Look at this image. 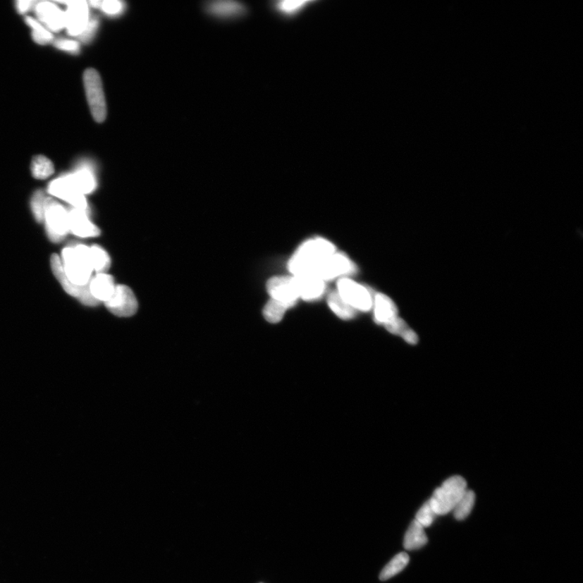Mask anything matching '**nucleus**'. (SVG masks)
<instances>
[{"label":"nucleus","mask_w":583,"mask_h":583,"mask_svg":"<svg viewBox=\"0 0 583 583\" xmlns=\"http://www.w3.org/2000/svg\"><path fill=\"white\" fill-rule=\"evenodd\" d=\"M90 259L92 269L97 271V274H106L110 269L111 258L106 250L99 246L90 247Z\"/></svg>","instance_id":"obj_25"},{"label":"nucleus","mask_w":583,"mask_h":583,"mask_svg":"<svg viewBox=\"0 0 583 583\" xmlns=\"http://www.w3.org/2000/svg\"><path fill=\"white\" fill-rule=\"evenodd\" d=\"M109 312L118 317H130L138 309L137 299L134 293L127 286L118 285L113 295L105 302Z\"/></svg>","instance_id":"obj_9"},{"label":"nucleus","mask_w":583,"mask_h":583,"mask_svg":"<svg viewBox=\"0 0 583 583\" xmlns=\"http://www.w3.org/2000/svg\"><path fill=\"white\" fill-rule=\"evenodd\" d=\"M68 8L65 13V28L72 36H80L90 21L89 6L85 1L66 2Z\"/></svg>","instance_id":"obj_12"},{"label":"nucleus","mask_w":583,"mask_h":583,"mask_svg":"<svg viewBox=\"0 0 583 583\" xmlns=\"http://www.w3.org/2000/svg\"><path fill=\"white\" fill-rule=\"evenodd\" d=\"M355 270V265L348 256L345 254L335 252L316 269L313 275L326 282L336 279V278L340 279V278L353 274Z\"/></svg>","instance_id":"obj_8"},{"label":"nucleus","mask_w":583,"mask_h":583,"mask_svg":"<svg viewBox=\"0 0 583 583\" xmlns=\"http://www.w3.org/2000/svg\"><path fill=\"white\" fill-rule=\"evenodd\" d=\"M391 333L400 336L408 344L416 345L418 336L401 318L398 317L391 323L384 326Z\"/></svg>","instance_id":"obj_23"},{"label":"nucleus","mask_w":583,"mask_h":583,"mask_svg":"<svg viewBox=\"0 0 583 583\" xmlns=\"http://www.w3.org/2000/svg\"><path fill=\"white\" fill-rule=\"evenodd\" d=\"M467 489V482L464 478L452 477L435 490L429 503L436 515H448L453 511Z\"/></svg>","instance_id":"obj_3"},{"label":"nucleus","mask_w":583,"mask_h":583,"mask_svg":"<svg viewBox=\"0 0 583 583\" xmlns=\"http://www.w3.org/2000/svg\"><path fill=\"white\" fill-rule=\"evenodd\" d=\"M70 231L80 238H94L100 235V230L89 219L88 212L72 209L68 210Z\"/></svg>","instance_id":"obj_14"},{"label":"nucleus","mask_w":583,"mask_h":583,"mask_svg":"<svg viewBox=\"0 0 583 583\" xmlns=\"http://www.w3.org/2000/svg\"><path fill=\"white\" fill-rule=\"evenodd\" d=\"M44 221L47 235L54 243L61 242L70 232L68 210L51 198L46 199Z\"/></svg>","instance_id":"obj_5"},{"label":"nucleus","mask_w":583,"mask_h":583,"mask_svg":"<svg viewBox=\"0 0 583 583\" xmlns=\"http://www.w3.org/2000/svg\"><path fill=\"white\" fill-rule=\"evenodd\" d=\"M62 264L65 274L72 284L83 286L90 281L92 266L90 259V247L82 244L67 247L62 252Z\"/></svg>","instance_id":"obj_2"},{"label":"nucleus","mask_w":583,"mask_h":583,"mask_svg":"<svg viewBox=\"0 0 583 583\" xmlns=\"http://www.w3.org/2000/svg\"><path fill=\"white\" fill-rule=\"evenodd\" d=\"M314 1H295V0H286V1H276L272 4L275 12L286 20H293L297 18L308 8L312 6Z\"/></svg>","instance_id":"obj_19"},{"label":"nucleus","mask_w":583,"mask_h":583,"mask_svg":"<svg viewBox=\"0 0 583 583\" xmlns=\"http://www.w3.org/2000/svg\"><path fill=\"white\" fill-rule=\"evenodd\" d=\"M35 10L38 19L49 30L57 32L65 28V13L56 4L41 2L37 5Z\"/></svg>","instance_id":"obj_15"},{"label":"nucleus","mask_w":583,"mask_h":583,"mask_svg":"<svg viewBox=\"0 0 583 583\" xmlns=\"http://www.w3.org/2000/svg\"><path fill=\"white\" fill-rule=\"evenodd\" d=\"M335 252V246L329 240L321 238L309 239L293 254L288 261V269L293 276L313 275L316 269Z\"/></svg>","instance_id":"obj_1"},{"label":"nucleus","mask_w":583,"mask_h":583,"mask_svg":"<svg viewBox=\"0 0 583 583\" xmlns=\"http://www.w3.org/2000/svg\"><path fill=\"white\" fill-rule=\"evenodd\" d=\"M97 27L98 21L97 19H92V20H90L88 25H87L82 34L79 36L80 39L83 42H88L91 40V38L95 35Z\"/></svg>","instance_id":"obj_34"},{"label":"nucleus","mask_w":583,"mask_h":583,"mask_svg":"<svg viewBox=\"0 0 583 583\" xmlns=\"http://www.w3.org/2000/svg\"><path fill=\"white\" fill-rule=\"evenodd\" d=\"M428 542V537L424 528L414 520L406 532L404 541V547L406 550H417L422 548Z\"/></svg>","instance_id":"obj_20"},{"label":"nucleus","mask_w":583,"mask_h":583,"mask_svg":"<svg viewBox=\"0 0 583 583\" xmlns=\"http://www.w3.org/2000/svg\"><path fill=\"white\" fill-rule=\"evenodd\" d=\"M293 276L299 299L304 301H314L324 295L326 282L314 275Z\"/></svg>","instance_id":"obj_13"},{"label":"nucleus","mask_w":583,"mask_h":583,"mask_svg":"<svg viewBox=\"0 0 583 583\" xmlns=\"http://www.w3.org/2000/svg\"><path fill=\"white\" fill-rule=\"evenodd\" d=\"M48 192L60 200L66 201L73 207V209L88 212L89 207L85 196L75 189L66 176L54 180L49 184Z\"/></svg>","instance_id":"obj_11"},{"label":"nucleus","mask_w":583,"mask_h":583,"mask_svg":"<svg viewBox=\"0 0 583 583\" xmlns=\"http://www.w3.org/2000/svg\"><path fill=\"white\" fill-rule=\"evenodd\" d=\"M51 269L54 276L56 277L58 281L61 284L65 292L69 295L79 299V301L89 307H97L100 304L99 302L92 297L90 290V282L88 284L79 286L72 284L65 274L61 259L57 254H53L51 259Z\"/></svg>","instance_id":"obj_7"},{"label":"nucleus","mask_w":583,"mask_h":583,"mask_svg":"<svg viewBox=\"0 0 583 583\" xmlns=\"http://www.w3.org/2000/svg\"><path fill=\"white\" fill-rule=\"evenodd\" d=\"M209 13L223 18H234L247 13V8L242 4L233 1H217L209 6Z\"/></svg>","instance_id":"obj_21"},{"label":"nucleus","mask_w":583,"mask_h":583,"mask_svg":"<svg viewBox=\"0 0 583 583\" xmlns=\"http://www.w3.org/2000/svg\"><path fill=\"white\" fill-rule=\"evenodd\" d=\"M70 183L78 192L84 195L90 194L96 189L97 182L94 173L88 166H82L79 170L67 174Z\"/></svg>","instance_id":"obj_18"},{"label":"nucleus","mask_w":583,"mask_h":583,"mask_svg":"<svg viewBox=\"0 0 583 583\" xmlns=\"http://www.w3.org/2000/svg\"><path fill=\"white\" fill-rule=\"evenodd\" d=\"M32 176L37 179H46L54 171L53 163L44 156H37L32 159L31 165Z\"/></svg>","instance_id":"obj_27"},{"label":"nucleus","mask_w":583,"mask_h":583,"mask_svg":"<svg viewBox=\"0 0 583 583\" xmlns=\"http://www.w3.org/2000/svg\"><path fill=\"white\" fill-rule=\"evenodd\" d=\"M84 85L92 117L97 123L104 122L107 109L99 73L95 69H87L84 73Z\"/></svg>","instance_id":"obj_4"},{"label":"nucleus","mask_w":583,"mask_h":583,"mask_svg":"<svg viewBox=\"0 0 583 583\" xmlns=\"http://www.w3.org/2000/svg\"><path fill=\"white\" fill-rule=\"evenodd\" d=\"M336 291L354 309L366 312L373 308L372 293L350 278L343 277L338 280Z\"/></svg>","instance_id":"obj_6"},{"label":"nucleus","mask_w":583,"mask_h":583,"mask_svg":"<svg viewBox=\"0 0 583 583\" xmlns=\"http://www.w3.org/2000/svg\"><path fill=\"white\" fill-rule=\"evenodd\" d=\"M31 4H32V2L29 1V0H20V1L16 2V8H18L20 13H25L30 9Z\"/></svg>","instance_id":"obj_35"},{"label":"nucleus","mask_w":583,"mask_h":583,"mask_svg":"<svg viewBox=\"0 0 583 583\" xmlns=\"http://www.w3.org/2000/svg\"><path fill=\"white\" fill-rule=\"evenodd\" d=\"M54 46L59 49V50L64 51L78 53L80 51L79 42L73 40H58L54 42Z\"/></svg>","instance_id":"obj_33"},{"label":"nucleus","mask_w":583,"mask_h":583,"mask_svg":"<svg viewBox=\"0 0 583 583\" xmlns=\"http://www.w3.org/2000/svg\"><path fill=\"white\" fill-rule=\"evenodd\" d=\"M476 494L472 490L467 489V491L462 495L459 503L456 505L453 510L454 516L457 520L461 521L467 519L475 505Z\"/></svg>","instance_id":"obj_26"},{"label":"nucleus","mask_w":583,"mask_h":583,"mask_svg":"<svg viewBox=\"0 0 583 583\" xmlns=\"http://www.w3.org/2000/svg\"><path fill=\"white\" fill-rule=\"evenodd\" d=\"M46 196L42 190H37L31 200V209L37 222L44 221Z\"/></svg>","instance_id":"obj_30"},{"label":"nucleus","mask_w":583,"mask_h":583,"mask_svg":"<svg viewBox=\"0 0 583 583\" xmlns=\"http://www.w3.org/2000/svg\"><path fill=\"white\" fill-rule=\"evenodd\" d=\"M99 8L107 15L116 16L123 12V4L116 0H107L102 1Z\"/></svg>","instance_id":"obj_32"},{"label":"nucleus","mask_w":583,"mask_h":583,"mask_svg":"<svg viewBox=\"0 0 583 583\" xmlns=\"http://www.w3.org/2000/svg\"><path fill=\"white\" fill-rule=\"evenodd\" d=\"M410 556L406 553H400L395 556L390 563L386 565L383 570H381L379 575V579L381 581H386L391 579L392 577L400 573L406 566L410 563Z\"/></svg>","instance_id":"obj_24"},{"label":"nucleus","mask_w":583,"mask_h":583,"mask_svg":"<svg viewBox=\"0 0 583 583\" xmlns=\"http://www.w3.org/2000/svg\"><path fill=\"white\" fill-rule=\"evenodd\" d=\"M328 305L331 312L341 319L350 320L356 315L357 310L350 306L337 291L329 293Z\"/></svg>","instance_id":"obj_22"},{"label":"nucleus","mask_w":583,"mask_h":583,"mask_svg":"<svg viewBox=\"0 0 583 583\" xmlns=\"http://www.w3.org/2000/svg\"><path fill=\"white\" fill-rule=\"evenodd\" d=\"M373 307L374 319L379 324L385 326L399 317L396 305L383 293H379L373 297Z\"/></svg>","instance_id":"obj_16"},{"label":"nucleus","mask_w":583,"mask_h":583,"mask_svg":"<svg viewBox=\"0 0 583 583\" xmlns=\"http://www.w3.org/2000/svg\"><path fill=\"white\" fill-rule=\"evenodd\" d=\"M26 23L32 29V36L37 44L45 45L53 39L51 32L34 18H27Z\"/></svg>","instance_id":"obj_29"},{"label":"nucleus","mask_w":583,"mask_h":583,"mask_svg":"<svg viewBox=\"0 0 583 583\" xmlns=\"http://www.w3.org/2000/svg\"><path fill=\"white\" fill-rule=\"evenodd\" d=\"M116 287L113 278L106 274H97L90 281L92 295L100 303H105L111 297Z\"/></svg>","instance_id":"obj_17"},{"label":"nucleus","mask_w":583,"mask_h":583,"mask_svg":"<svg viewBox=\"0 0 583 583\" xmlns=\"http://www.w3.org/2000/svg\"><path fill=\"white\" fill-rule=\"evenodd\" d=\"M288 308L285 304L276 301L274 299H271L268 303L266 304L263 310L264 319L270 324L279 323L284 318L286 310Z\"/></svg>","instance_id":"obj_28"},{"label":"nucleus","mask_w":583,"mask_h":583,"mask_svg":"<svg viewBox=\"0 0 583 583\" xmlns=\"http://www.w3.org/2000/svg\"><path fill=\"white\" fill-rule=\"evenodd\" d=\"M436 516L438 515L435 514L428 501L422 505V508L418 510L415 520L424 528L428 527L432 525Z\"/></svg>","instance_id":"obj_31"},{"label":"nucleus","mask_w":583,"mask_h":583,"mask_svg":"<svg viewBox=\"0 0 583 583\" xmlns=\"http://www.w3.org/2000/svg\"><path fill=\"white\" fill-rule=\"evenodd\" d=\"M266 290L271 299L285 304L288 308L295 306L299 300L292 276L271 277L266 283Z\"/></svg>","instance_id":"obj_10"}]
</instances>
